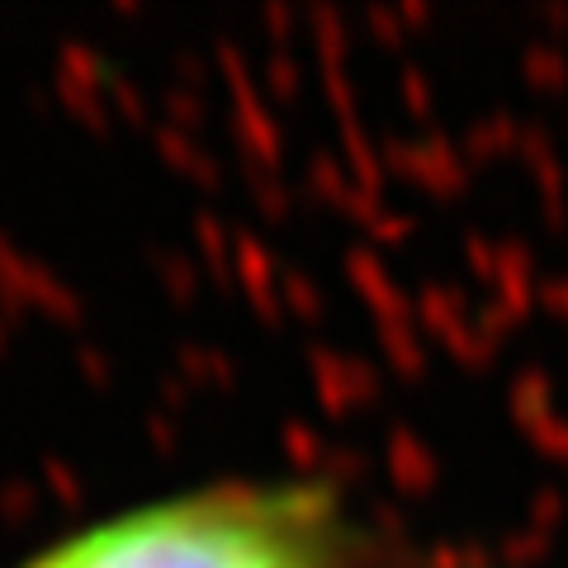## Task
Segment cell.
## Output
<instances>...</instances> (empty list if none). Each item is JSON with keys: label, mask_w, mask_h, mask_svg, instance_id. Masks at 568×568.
I'll list each match as a JSON object with an SVG mask.
<instances>
[{"label": "cell", "mask_w": 568, "mask_h": 568, "mask_svg": "<svg viewBox=\"0 0 568 568\" xmlns=\"http://www.w3.org/2000/svg\"><path fill=\"white\" fill-rule=\"evenodd\" d=\"M29 568H336V530L304 488H213L95 521Z\"/></svg>", "instance_id": "cell-1"}]
</instances>
